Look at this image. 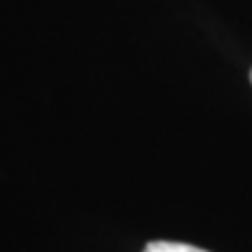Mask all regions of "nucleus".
Returning <instances> with one entry per match:
<instances>
[{"instance_id": "nucleus-1", "label": "nucleus", "mask_w": 252, "mask_h": 252, "mask_svg": "<svg viewBox=\"0 0 252 252\" xmlns=\"http://www.w3.org/2000/svg\"><path fill=\"white\" fill-rule=\"evenodd\" d=\"M143 252H208L201 250V248H194V245L187 243H171V241H152V243L145 245Z\"/></svg>"}, {"instance_id": "nucleus-2", "label": "nucleus", "mask_w": 252, "mask_h": 252, "mask_svg": "<svg viewBox=\"0 0 252 252\" xmlns=\"http://www.w3.org/2000/svg\"><path fill=\"white\" fill-rule=\"evenodd\" d=\"M250 82H252V70H250Z\"/></svg>"}]
</instances>
